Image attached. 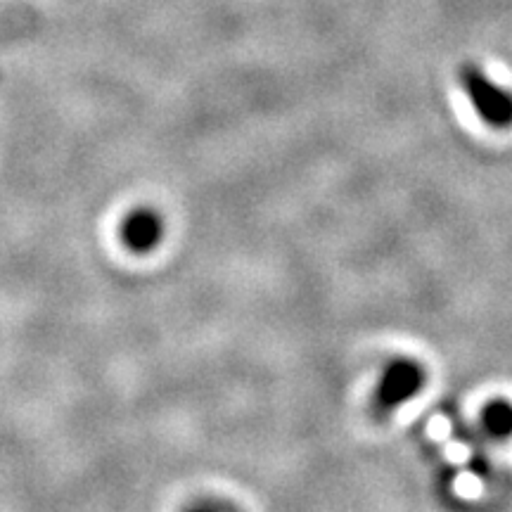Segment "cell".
Instances as JSON below:
<instances>
[{"instance_id":"6da1fadb","label":"cell","mask_w":512,"mask_h":512,"mask_svg":"<svg viewBox=\"0 0 512 512\" xmlns=\"http://www.w3.org/2000/svg\"><path fill=\"white\" fill-rule=\"evenodd\" d=\"M460 83L475 107L479 119L494 128L512 126V93L491 81L477 64L460 67Z\"/></svg>"},{"instance_id":"7a4b0ae2","label":"cell","mask_w":512,"mask_h":512,"mask_svg":"<svg viewBox=\"0 0 512 512\" xmlns=\"http://www.w3.org/2000/svg\"><path fill=\"white\" fill-rule=\"evenodd\" d=\"M425 387V368L413 358H394L387 368L382 370L380 382L375 389V408L377 413H392L408 403L415 394Z\"/></svg>"},{"instance_id":"3957f363","label":"cell","mask_w":512,"mask_h":512,"mask_svg":"<svg viewBox=\"0 0 512 512\" xmlns=\"http://www.w3.org/2000/svg\"><path fill=\"white\" fill-rule=\"evenodd\" d=\"M164 235V223L157 211L138 209L131 211L121 223V240L136 254H147L159 245Z\"/></svg>"},{"instance_id":"277c9868","label":"cell","mask_w":512,"mask_h":512,"mask_svg":"<svg viewBox=\"0 0 512 512\" xmlns=\"http://www.w3.org/2000/svg\"><path fill=\"white\" fill-rule=\"evenodd\" d=\"M484 430L489 432V437L505 439L512 434V403L508 401H494L484 408L482 415Z\"/></svg>"},{"instance_id":"5b68a950","label":"cell","mask_w":512,"mask_h":512,"mask_svg":"<svg viewBox=\"0 0 512 512\" xmlns=\"http://www.w3.org/2000/svg\"><path fill=\"white\" fill-rule=\"evenodd\" d=\"M190 512H223V510H221V508H216V505L202 503V505H197V508H192Z\"/></svg>"}]
</instances>
